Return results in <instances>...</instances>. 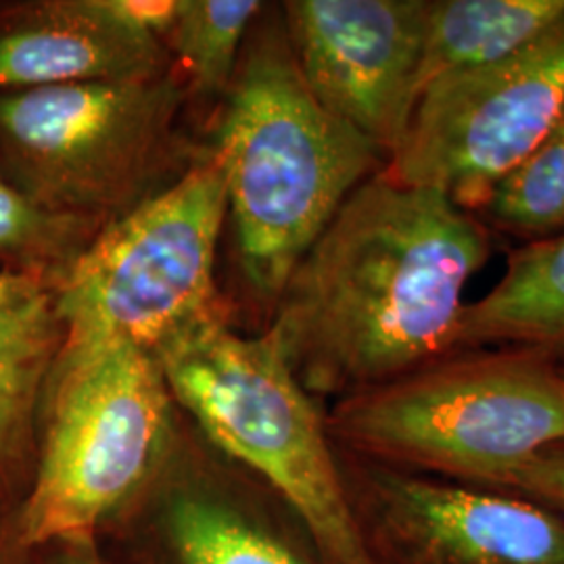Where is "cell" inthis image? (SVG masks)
<instances>
[{
	"instance_id": "obj_21",
	"label": "cell",
	"mask_w": 564,
	"mask_h": 564,
	"mask_svg": "<svg viewBox=\"0 0 564 564\" xmlns=\"http://www.w3.org/2000/svg\"><path fill=\"white\" fill-rule=\"evenodd\" d=\"M21 564H102L93 538H67L23 552Z\"/></svg>"
},
{
	"instance_id": "obj_14",
	"label": "cell",
	"mask_w": 564,
	"mask_h": 564,
	"mask_svg": "<svg viewBox=\"0 0 564 564\" xmlns=\"http://www.w3.org/2000/svg\"><path fill=\"white\" fill-rule=\"evenodd\" d=\"M564 18V0H429L416 102L447 76L505 59Z\"/></svg>"
},
{
	"instance_id": "obj_19",
	"label": "cell",
	"mask_w": 564,
	"mask_h": 564,
	"mask_svg": "<svg viewBox=\"0 0 564 564\" xmlns=\"http://www.w3.org/2000/svg\"><path fill=\"white\" fill-rule=\"evenodd\" d=\"M505 487L564 510V442L547 445L517 468Z\"/></svg>"
},
{
	"instance_id": "obj_5",
	"label": "cell",
	"mask_w": 564,
	"mask_h": 564,
	"mask_svg": "<svg viewBox=\"0 0 564 564\" xmlns=\"http://www.w3.org/2000/svg\"><path fill=\"white\" fill-rule=\"evenodd\" d=\"M172 412L151 351L63 343L42 391L34 477L13 514L21 550L93 538L165 463Z\"/></svg>"
},
{
	"instance_id": "obj_3",
	"label": "cell",
	"mask_w": 564,
	"mask_h": 564,
	"mask_svg": "<svg viewBox=\"0 0 564 564\" xmlns=\"http://www.w3.org/2000/svg\"><path fill=\"white\" fill-rule=\"evenodd\" d=\"M151 354L174 403L297 512L328 563L377 564L347 502L326 421L268 330L242 337L218 310Z\"/></svg>"
},
{
	"instance_id": "obj_11",
	"label": "cell",
	"mask_w": 564,
	"mask_h": 564,
	"mask_svg": "<svg viewBox=\"0 0 564 564\" xmlns=\"http://www.w3.org/2000/svg\"><path fill=\"white\" fill-rule=\"evenodd\" d=\"M165 72V44L126 25L107 0L0 2V93Z\"/></svg>"
},
{
	"instance_id": "obj_12",
	"label": "cell",
	"mask_w": 564,
	"mask_h": 564,
	"mask_svg": "<svg viewBox=\"0 0 564 564\" xmlns=\"http://www.w3.org/2000/svg\"><path fill=\"white\" fill-rule=\"evenodd\" d=\"M65 339L57 284L0 272V510L15 514L36 466L42 391Z\"/></svg>"
},
{
	"instance_id": "obj_7",
	"label": "cell",
	"mask_w": 564,
	"mask_h": 564,
	"mask_svg": "<svg viewBox=\"0 0 564 564\" xmlns=\"http://www.w3.org/2000/svg\"><path fill=\"white\" fill-rule=\"evenodd\" d=\"M228 216L209 149L178 181L95 235L57 286L69 345L132 343L153 351L223 310L216 263Z\"/></svg>"
},
{
	"instance_id": "obj_10",
	"label": "cell",
	"mask_w": 564,
	"mask_h": 564,
	"mask_svg": "<svg viewBox=\"0 0 564 564\" xmlns=\"http://www.w3.org/2000/svg\"><path fill=\"white\" fill-rule=\"evenodd\" d=\"M395 535L419 564H564V523L538 502L381 477Z\"/></svg>"
},
{
	"instance_id": "obj_16",
	"label": "cell",
	"mask_w": 564,
	"mask_h": 564,
	"mask_svg": "<svg viewBox=\"0 0 564 564\" xmlns=\"http://www.w3.org/2000/svg\"><path fill=\"white\" fill-rule=\"evenodd\" d=\"M262 11L258 0H182L163 44L178 57L197 93L220 95L235 78L247 32Z\"/></svg>"
},
{
	"instance_id": "obj_9",
	"label": "cell",
	"mask_w": 564,
	"mask_h": 564,
	"mask_svg": "<svg viewBox=\"0 0 564 564\" xmlns=\"http://www.w3.org/2000/svg\"><path fill=\"white\" fill-rule=\"evenodd\" d=\"M429 0H289L284 32L303 80L335 118L381 149L402 142L416 107Z\"/></svg>"
},
{
	"instance_id": "obj_2",
	"label": "cell",
	"mask_w": 564,
	"mask_h": 564,
	"mask_svg": "<svg viewBox=\"0 0 564 564\" xmlns=\"http://www.w3.org/2000/svg\"><path fill=\"white\" fill-rule=\"evenodd\" d=\"M212 151L245 281L270 305L347 197L387 165L381 149L316 101L282 18L245 44Z\"/></svg>"
},
{
	"instance_id": "obj_8",
	"label": "cell",
	"mask_w": 564,
	"mask_h": 564,
	"mask_svg": "<svg viewBox=\"0 0 564 564\" xmlns=\"http://www.w3.org/2000/svg\"><path fill=\"white\" fill-rule=\"evenodd\" d=\"M564 109V18L521 51L431 84L383 174L481 214Z\"/></svg>"
},
{
	"instance_id": "obj_17",
	"label": "cell",
	"mask_w": 564,
	"mask_h": 564,
	"mask_svg": "<svg viewBox=\"0 0 564 564\" xmlns=\"http://www.w3.org/2000/svg\"><path fill=\"white\" fill-rule=\"evenodd\" d=\"M167 538L181 564H302L230 506L199 491H184L172 500Z\"/></svg>"
},
{
	"instance_id": "obj_13",
	"label": "cell",
	"mask_w": 564,
	"mask_h": 564,
	"mask_svg": "<svg viewBox=\"0 0 564 564\" xmlns=\"http://www.w3.org/2000/svg\"><path fill=\"white\" fill-rule=\"evenodd\" d=\"M535 349L564 364V232L527 242L484 300L466 303L456 351Z\"/></svg>"
},
{
	"instance_id": "obj_4",
	"label": "cell",
	"mask_w": 564,
	"mask_h": 564,
	"mask_svg": "<svg viewBox=\"0 0 564 564\" xmlns=\"http://www.w3.org/2000/svg\"><path fill=\"white\" fill-rule=\"evenodd\" d=\"M326 429L370 458L505 485L564 442V364L521 347L463 349L343 398Z\"/></svg>"
},
{
	"instance_id": "obj_6",
	"label": "cell",
	"mask_w": 564,
	"mask_h": 564,
	"mask_svg": "<svg viewBox=\"0 0 564 564\" xmlns=\"http://www.w3.org/2000/svg\"><path fill=\"white\" fill-rule=\"evenodd\" d=\"M184 86L153 78L0 93V167L44 207L102 226L181 178Z\"/></svg>"
},
{
	"instance_id": "obj_1",
	"label": "cell",
	"mask_w": 564,
	"mask_h": 564,
	"mask_svg": "<svg viewBox=\"0 0 564 564\" xmlns=\"http://www.w3.org/2000/svg\"><path fill=\"white\" fill-rule=\"evenodd\" d=\"M489 256L481 216L379 172L295 265L268 333L307 393L391 383L456 354L466 284Z\"/></svg>"
},
{
	"instance_id": "obj_22",
	"label": "cell",
	"mask_w": 564,
	"mask_h": 564,
	"mask_svg": "<svg viewBox=\"0 0 564 564\" xmlns=\"http://www.w3.org/2000/svg\"><path fill=\"white\" fill-rule=\"evenodd\" d=\"M23 552L15 538L13 514L0 510V564H21Z\"/></svg>"
},
{
	"instance_id": "obj_15",
	"label": "cell",
	"mask_w": 564,
	"mask_h": 564,
	"mask_svg": "<svg viewBox=\"0 0 564 564\" xmlns=\"http://www.w3.org/2000/svg\"><path fill=\"white\" fill-rule=\"evenodd\" d=\"M99 228L44 207L0 167V272L59 286Z\"/></svg>"
},
{
	"instance_id": "obj_20",
	"label": "cell",
	"mask_w": 564,
	"mask_h": 564,
	"mask_svg": "<svg viewBox=\"0 0 564 564\" xmlns=\"http://www.w3.org/2000/svg\"><path fill=\"white\" fill-rule=\"evenodd\" d=\"M107 7L126 25L163 42L181 13L182 0H107Z\"/></svg>"
},
{
	"instance_id": "obj_18",
	"label": "cell",
	"mask_w": 564,
	"mask_h": 564,
	"mask_svg": "<svg viewBox=\"0 0 564 564\" xmlns=\"http://www.w3.org/2000/svg\"><path fill=\"white\" fill-rule=\"evenodd\" d=\"M481 214L529 242L564 232V109L544 141L496 186Z\"/></svg>"
}]
</instances>
